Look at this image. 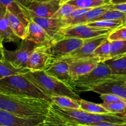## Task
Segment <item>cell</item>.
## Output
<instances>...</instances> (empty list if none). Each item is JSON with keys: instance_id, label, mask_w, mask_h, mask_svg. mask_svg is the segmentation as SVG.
Here are the masks:
<instances>
[{"instance_id": "cell-28", "label": "cell", "mask_w": 126, "mask_h": 126, "mask_svg": "<svg viewBox=\"0 0 126 126\" xmlns=\"http://www.w3.org/2000/svg\"><path fill=\"white\" fill-rule=\"evenodd\" d=\"M87 25L100 29L113 30L124 25V23L122 20H97L86 23Z\"/></svg>"}, {"instance_id": "cell-19", "label": "cell", "mask_w": 126, "mask_h": 126, "mask_svg": "<svg viewBox=\"0 0 126 126\" xmlns=\"http://www.w3.org/2000/svg\"><path fill=\"white\" fill-rule=\"evenodd\" d=\"M0 38L15 43L20 39L11 30L6 16V9L2 7H0Z\"/></svg>"}, {"instance_id": "cell-29", "label": "cell", "mask_w": 126, "mask_h": 126, "mask_svg": "<svg viewBox=\"0 0 126 126\" xmlns=\"http://www.w3.org/2000/svg\"><path fill=\"white\" fill-rule=\"evenodd\" d=\"M122 20L125 23L126 22V14L117 10H108L97 18V20Z\"/></svg>"}, {"instance_id": "cell-21", "label": "cell", "mask_w": 126, "mask_h": 126, "mask_svg": "<svg viewBox=\"0 0 126 126\" xmlns=\"http://www.w3.org/2000/svg\"><path fill=\"white\" fill-rule=\"evenodd\" d=\"M108 10L109 9L106 7L105 5L92 8L83 16L78 18V19L72 21L69 24V25L76 24H86L89 22H94L97 19V18H98L99 16H100L101 15H102L104 12L108 11Z\"/></svg>"}, {"instance_id": "cell-25", "label": "cell", "mask_w": 126, "mask_h": 126, "mask_svg": "<svg viewBox=\"0 0 126 126\" xmlns=\"http://www.w3.org/2000/svg\"><path fill=\"white\" fill-rule=\"evenodd\" d=\"M50 99L52 102L61 108L75 110L80 109L78 101L66 96H54L50 97Z\"/></svg>"}, {"instance_id": "cell-13", "label": "cell", "mask_w": 126, "mask_h": 126, "mask_svg": "<svg viewBox=\"0 0 126 126\" xmlns=\"http://www.w3.org/2000/svg\"><path fill=\"white\" fill-rule=\"evenodd\" d=\"M62 0H50L45 2H30L28 9L35 16L46 18H52L61 6Z\"/></svg>"}, {"instance_id": "cell-43", "label": "cell", "mask_w": 126, "mask_h": 126, "mask_svg": "<svg viewBox=\"0 0 126 126\" xmlns=\"http://www.w3.org/2000/svg\"><path fill=\"white\" fill-rule=\"evenodd\" d=\"M124 84H125V86H126V81H125V82H124Z\"/></svg>"}, {"instance_id": "cell-32", "label": "cell", "mask_w": 126, "mask_h": 126, "mask_svg": "<svg viewBox=\"0 0 126 126\" xmlns=\"http://www.w3.org/2000/svg\"><path fill=\"white\" fill-rule=\"evenodd\" d=\"M78 9L76 6L68 3H63L61 5L56 13L53 16L52 18H60V19H66L71 15V14L75 10Z\"/></svg>"}, {"instance_id": "cell-14", "label": "cell", "mask_w": 126, "mask_h": 126, "mask_svg": "<svg viewBox=\"0 0 126 126\" xmlns=\"http://www.w3.org/2000/svg\"><path fill=\"white\" fill-rule=\"evenodd\" d=\"M107 36H103L86 39L78 49L73 51L65 58L73 60L91 56L96 48L107 39Z\"/></svg>"}, {"instance_id": "cell-11", "label": "cell", "mask_w": 126, "mask_h": 126, "mask_svg": "<svg viewBox=\"0 0 126 126\" xmlns=\"http://www.w3.org/2000/svg\"><path fill=\"white\" fill-rule=\"evenodd\" d=\"M101 62L98 58L89 56L71 60L69 64V73L74 81L80 76L87 74Z\"/></svg>"}, {"instance_id": "cell-45", "label": "cell", "mask_w": 126, "mask_h": 126, "mask_svg": "<svg viewBox=\"0 0 126 126\" xmlns=\"http://www.w3.org/2000/svg\"><path fill=\"white\" fill-rule=\"evenodd\" d=\"M0 60H1V59H0Z\"/></svg>"}, {"instance_id": "cell-9", "label": "cell", "mask_w": 126, "mask_h": 126, "mask_svg": "<svg viewBox=\"0 0 126 126\" xmlns=\"http://www.w3.org/2000/svg\"><path fill=\"white\" fill-rule=\"evenodd\" d=\"M28 18H31L36 23L40 26L52 39L60 38V32L63 28L67 27L63 19L54 18H46L35 16L29 11L27 7H25Z\"/></svg>"}, {"instance_id": "cell-18", "label": "cell", "mask_w": 126, "mask_h": 126, "mask_svg": "<svg viewBox=\"0 0 126 126\" xmlns=\"http://www.w3.org/2000/svg\"><path fill=\"white\" fill-rule=\"evenodd\" d=\"M125 81H115L106 82L94 87L91 91L98 94H112L126 100V86Z\"/></svg>"}, {"instance_id": "cell-26", "label": "cell", "mask_w": 126, "mask_h": 126, "mask_svg": "<svg viewBox=\"0 0 126 126\" xmlns=\"http://www.w3.org/2000/svg\"><path fill=\"white\" fill-rule=\"evenodd\" d=\"M80 109L91 114H106L110 113L102 106V104L92 103L85 100L79 101Z\"/></svg>"}, {"instance_id": "cell-2", "label": "cell", "mask_w": 126, "mask_h": 126, "mask_svg": "<svg viewBox=\"0 0 126 126\" xmlns=\"http://www.w3.org/2000/svg\"><path fill=\"white\" fill-rule=\"evenodd\" d=\"M23 75L49 98L54 96H66L78 102L81 100L79 95L72 89L46 73L44 71H30Z\"/></svg>"}, {"instance_id": "cell-44", "label": "cell", "mask_w": 126, "mask_h": 126, "mask_svg": "<svg viewBox=\"0 0 126 126\" xmlns=\"http://www.w3.org/2000/svg\"></svg>"}, {"instance_id": "cell-23", "label": "cell", "mask_w": 126, "mask_h": 126, "mask_svg": "<svg viewBox=\"0 0 126 126\" xmlns=\"http://www.w3.org/2000/svg\"><path fill=\"white\" fill-rule=\"evenodd\" d=\"M29 71L28 68H17L6 60H0V79L13 75H23Z\"/></svg>"}, {"instance_id": "cell-12", "label": "cell", "mask_w": 126, "mask_h": 126, "mask_svg": "<svg viewBox=\"0 0 126 126\" xmlns=\"http://www.w3.org/2000/svg\"><path fill=\"white\" fill-rule=\"evenodd\" d=\"M50 58L47 51V44L38 46L31 54L27 68L31 71H44L50 65Z\"/></svg>"}, {"instance_id": "cell-20", "label": "cell", "mask_w": 126, "mask_h": 126, "mask_svg": "<svg viewBox=\"0 0 126 126\" xmlns=\"http://www.w3.org/2000/svg\"><path fill=\"white\" fill-rule=\"evenodd\" d=\"M6 16L8 19L10 27L12 32L18 38L21 39H24L27 34V25L23 23L20 19L12 14L11 12L6 9Z\"/></svg>"}, {"instance_id": "cell-39", "label": "cell", "mask_w": 126, "mask_h": 126, "mask_svg": "<svg viewBox=\"0 0 126 126\" xmlns=\"http://www.w3.org/2000/svg\"><path fill=\"white\" fill-rule=\"evenodd\" d=\"M110 4H120V3H126V0H110Z\"/></svg>"}, {"instance_id": "cell-4", "label": "cell", "mask_w": 126, "mask_h": 126, "mask_svg": "<svg viewBox=\"0 0 126 126\" xmlns=\"http://www.w3.org/2000/svg\"><path fill=\"white\" fill-rule=\"evenodd\" d=\"M89 114L81 109L63 108L51 102L43 126H80Z\"/></svg>"}, {"instance_id": "cell-7", "label": "cell", "mask_w": 126, "mask_h": 126, "mask_svg": "<svg viewBox=\"0 0 126 126\" xmlns=\"http://www.w3.org/2000/svg\"><path fill=\"white\" fill-rule=\"evenodd\" d=\"M38 45L26 39H22L20 46L16 50H9L4 48L5 60L17 68H27V63L31 54Z\"/></svg>"}, {"instance_id": "cell-6", "label": "cell", "mask_w": 126, "mask_h": 126, "mask_svg": "<svg viewBox=\"0 0 126 126\" xmlns=\"http://www.w3.org/2000/svg\"><path fill=\"white\" fill-rule=\"evenodd\" d=\"M86 40L65 37L52 39L47 44V51L50 56V63L66 57L70 53L82 46Z\"/></svg>"}, {"instance_id": "cell-16", "label": "cell", "mask_w": 126, "mask_h": 126, "mask_svg": "<svg viewBox=\"0 0 126 126\" xmlns=\"http://www.w3.org/2000/svg\"><path fill=\"white\" fill-rule=\"evenodd\" d=\"M30 2L29 0H0V7H4L27 25L29 18L25 7H28Z\"/></svg>"}, {"instance_id": "cell-38", "label": "cell", "mask_w": 126, "mask_h": 126, "mask_svg": "<svg viewBox=\"0 0 126 126\" xmlns=\"http://www.w3.org/2000/svg\"><path fill=\"white\" fill-rule=\"evenodd\" d=\"M2 41H3V39L0 38V59L3 60H4V54H3V50L4 47L3 46Z\"/></svg>"}, {"instance_id": "cell-5", "label": "cell", "mask_w": 126, "mask_h": 126, "mask_svg": "<svg viewBox=\"0 0 126 126\" xmlns=\"http://www.w3.org/2000/svg\"><path fill=\"white\" fill-rule=\"evenodd\" d=\"M0 92L23 97L41 98L50 100L23 75L8 76L0 79Z\"/></svg>"}, {"instance_id": "cell-24", "label": "cell", "mask_w": 126, "mask_h": 126, "mask_svg": "<svg viewBox=\"0 0 126 126\" xmlns=\"http://www.w3.org/2000/svg\"><path fill=\"white\" fill-rule=\"evenodd\" d=\"M110 0H69L65 3L73 5L79 9L95 8L110 3Z\"/></svg>"}, {"instance_id": "cell-40", "label": "cell", "mask_w": 126, "mask_h": 126, "mask_svg": "<svg viewBox=\"0 0 126 126\" xmlns=\"http://www.w3.org/2000/svg\"><path fill=\"white\" fill-rule=\"evenodd\" d=\"M30 2H33V1H35V2H45V1H50V0H29Z\"/></svg>"}, {"instance_id": "cell-15", "label": "cell", "mask_w": 126, "mask_h": 126, "mask_svg": "<svg viewBox=\"0 0 126 126\" xmlns=\"http://www.w3.org/2000/svg\"><path fill=\"white\" fill-rule=\"evenodd\" d=\"M44 119H27L20 118L12 113L0 109V126H43Z\"/></svg>"}, {"instance_id": "cell-42", "label": "cell", "mask_w": 126, "mask_h": 126, "mask_svg": "<svg viewBox=\"0 0 126 126\" xmlns=\"http://www.w3.org/2000/svg\"><path fill=\"white\" fill-rule=\"evenodd\" d=\"M123 114V116H126V112H125V113H123V114Z\"/></svg>"}, {"instance_id": "cell-30", "label": "cell", "mask_w": 126, "mask_h": 126, "mask_svg": "<svg viewBox=\"0 0 126 126\" xmlns=\"http://www.w3.org/2000/svg\"><path fill=\"white\" fill-rule=\"evenodd\" d=\"M126 55V40L111 41L110 59Z\"/></svg>"}, {"instance_id": "cell-34", "label": "cell", "mask_w": 126, "mask_h": 126, "mask_svg": "<svg viewBox=\"0 0 126 126\" xmlns=\"http://www.w3.org/2000/svg\"><path fill=\"white\" fill-rule=\"evenodd\" d=\"M92 9V8L76 9V10H75V11L71 14V15H70L68 17H67L66 19H64V21H65V23L67 25V26H68L69 24H70L72 21L81 17L82 16H83L84 15L86 14L87 12H89L90 10Z\"/></svg>"}, {"instance_id": "cell-10", "label": "cell", "mask_w": 126, "mask_h": 126, "mask_svg": "<svg viewBox=\"0 0 126 126\" xmlns=\"http://www.w3.org/2000/svg\"><path fill=\"white\" fill-rule=\"evenodd\" d=\"M71 60L63 58L52 63L44 72L63 82L75 91V82L69 73V64Z\"/></svg>"}, {"instance_id": "cell-33", "label": "cell", "mask_w": 126, "mask_h": 126, "mask_svg": "<svg viewBox=\"0 0 126 126\" xmlns=\"http://www.w3.org/2000/svg\"><path fill=\"white\" fill-rule=\"evenodd\" d=\"M107 38L110 41L126 40V26H121L112 30L108 34Z\"/></svg>"}, {"instance_id": "cell-36", "label": "cell", "mask_w": 126, "mask_h": 126, "mask_svg": "<svg viewBox=\"0 0 126 126\" xmlns=\"http://www.w3.org/2000/svg\"><path fill=\"white\" fill-rule=\"evenodd\" d=\"M105 6L109 10H117L126 14V3L115 4L108 3L105 4Z\"/></svg>"}, {"instance_id": "cell-22", "label": "cell", "mask_w": 126, "mask_h": 126, "mask_svg": "<svg viewBox=\"0 0 126 126\" xmlns=\"http://www.w3.org/2000/svg\"><path fill=\"white\" fill-rule=\"evenodd\" d=\"M103 62L109 66L114 75H126V55L107 59Z\"/></svg>"}, {"instance_id": "cell-35", "label": "cell", "mask_w": 126, "mask_h": 126, "mask_svg": "<svg viewBox=\"0 0 126 126\" xmlns=\"http://www.w3.org/2000/svg\"><path fill=\"white\" fill-rule=\"evenodd\" d=\"M101 99L103 100V103H112V102H119V101H126L121 97L112 94H102L100 95Z\"/></svg>"}, {"instance_id": "cell-17", "label": "cell", "mask_w": 126, "mask_h": 126, "mask_svg": "<svg viewBox=\"0 0 126 126\" xmlns=\"http://www.w3.org/2000/svg\"><path fill=\"white\" fill-rule=\"evenodd\" d=\"M24 39L33 42L38 46L47 44L51 41L46 32L31 18L28 19L27 34Z\"/></svg>"}, {"instance_id": "cell-8", "label": "cell", "mask_w": 126, "mask_h": 126, "mask_svg": "<svg viewBox=\"0 0 126 126\" xmlns=\"http://www.w3.org/2000/svg\"><path fill=\"white\" fill-rule=\"evenodd\" d=\"M111 31V30L100 29L90 27L87 24H76L68 25L63 28L60 32V36L88 39L108 36Z\"/></svg>"}, {"instance_id": "cell-37", "label": "cell", "mask_w": 126, "mask_h": 126, "mask_svg": "<svg viewBox=\"0 0 126 126\" xmlns=\"http://www.w3.org/2000/svg\"><path fill=\"white\" fill-rule=\"evenodd\" d=\"M87 126H126V123L124 124H118V123H100L98 124H95L93 125Z\"/></svg>"}, {"instance_id": "cell-27", "label": "cell", "mask_w": 126, "mask_h": 126, "mask_svg": "<svg viewBox=\"0 0 126 126\" xmlns=\"http://www.w3.org/2000/svg\"><path fill=\"white\" fill-rule=\"evenodd\" d=\"M111 41L108 40V38L103 43L98 46L91 56L97 57L100 60L101 62L110 59L111 52Z\"/></svg>"}, {"instance_id": "cell-1", "label": "cell", "mask_w": 126, "mask_h": 126, "mask_svg": "<svg viewBox=\"0 0 126 126\" xmlns=\"http://www.w3.org/2000/svg\"><path fill=\"white\" fill-rule=\"evenodd\" d=\"M51 101L0 92V109L27 119H44Z\"/></svg>"}, {"instance_id": "cell-3", "label": "cell", "mask_w": 126, "mask_h": 126, "mask_svg": "<svg viewBox=\"0 0 126 126\" xmlns=\"http://www.w3.org/2000/svg\"><path fill=\"white\" fill-rule=\"evenodd\" d=\"M126 81V75H114L104 62H100L94 70L75 80V92L91 91L94 87L106 82Z\"/></svg>"}, {"instance_id": "cell-31", "label": "cell", "mask_w": 126, "mask_h": 126, "mask_svg": "<svg viewBox=\"0 0 126 126\" xmlns=\"http://www.w3.org/2000/svg\"><path fill=\"white\" fill-rule=\"evenodd\" d=\"M102 105L110 113L123 114L126 112V101H119L108 103H103Z\"/></svg>"}, {"instance_id": "cell-41", "label": "cell", "mask_w": 126, "mask_h": 126, "mask_svg": "<svg viewBox=\"0 0 126 126\" xmlns=\"http://www.w3.org/2000/svg\"><path fill=\"white\" fill-rule=\"evenodd\" d=\"M69 1V0H62L61 4H62L65 3V2H66V1Z\"/></svg>"}]
</instances>
